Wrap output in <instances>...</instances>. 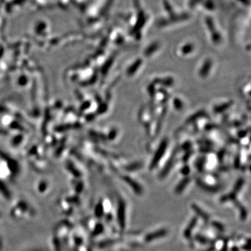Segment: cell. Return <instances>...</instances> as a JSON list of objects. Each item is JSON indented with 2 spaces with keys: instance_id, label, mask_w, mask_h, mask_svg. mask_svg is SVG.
Masks as SVG:
<instances>
[{
  "instance_id": "obj_1",
  "label": "cell",
  "mask_w": 251,
  "mask_h": 251,
  "mask_svg": "<svg viewBox=\"0 0 251 251\" xmlns=\"http://www.w3.org/2000/svg\"><path fill=\"white\" fill-rule=\"evenodd\" d=\"M166 234L167 231L165 230H158V231H155L146 235L145 237V241H147V242H150V241L155 240V239H158V238L162 237V236L166 235Z\"/></svg>"
},
{
  "instance_id": "obj_2",
  "label": "cell",
  "mask_w": 251,
  "mask_h": 251,
  "mask_svg": "<svg viewBox=\"0 0 251 251\" xmlns=\"http://www.w3.org/2000/svg\"><path fill=\"white\" fill-rule=\"evenodd\" d=\"M125 209H126V206L124 203H121L119 204V224L121 228H125Z\"/></svg>"
},
{
  "instance_id": "obj_3",
  "label": "cell",
  "mask_w": 251,
  "mask_h": 251,
  "mask_svg": "<svg viewBox=\"0 0 251 251\" xmlns=\"http://www.w3.org/2000/svg\"><path fill=\"white\" fill-rule=\"evenodd\" d=\"M196 224H197V218H193V219L191 220V223H190V224L188 225L187 228H186L184 233H183V234H184L183 235H185L186 237H189V236H191V233H192L193 231V228L195 226Z\"/></svg>"
}]
</instances>
